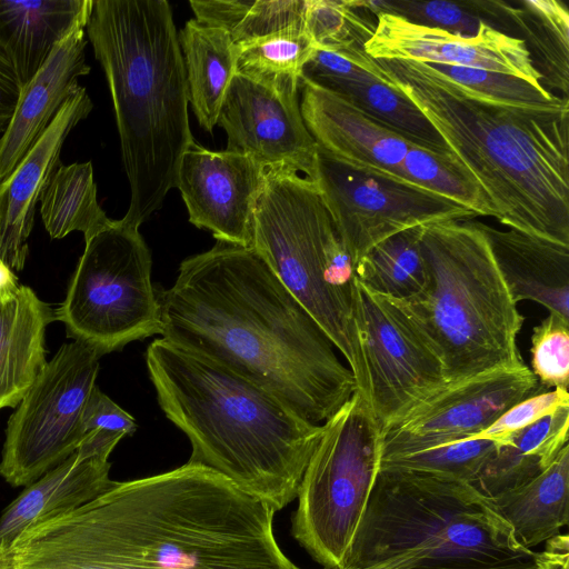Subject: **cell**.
I'll return each instance as SVG.
<instances>
[{
    "label": "cell",
    "mask_w": 569,
    "mask_h": 569,
    "mask_svg": "<svg viewBox=\"0 0 569 569\" xmlns=\"http://www.w3.org/2000/svg\"><path fill=\"white\" fill-rule=\"evenodd\" d=\"M381 460V429L357 390L323 423L291 516V535L323 568H343Z\"/></svg>",
    "instance_id": "cell-9"
},
{
    "label": "cell",
    "mask_w": 569,
    "mask_h": 569,
    "mask_svg": "<svg viewBox=\"0 0 569 569\" xmlns=\"http://www.w3.org/2000/svg\"><path fill=\"white\" fill-rule=\"evenodd\" d=\"M313 181L353 268L371 248L399 232L433 222L476 217L460 204L427 189L338 163L319 148Z\"/></svg>",
    "instance_id": "cell-13"
},
{
    "label": "cell",
    "mask_w": 569,
    "mask_h": 569,
    "mask_svg": "<svg viewBox=\"0 0 569 569\" xmlns=\"http://www.w3.org/2000/svg\"><path fill=\"white\" fill-rule=\"evenodd\" d=\"M415 62V61H413ZM427 74L481 101L517 108H542L565 98L552 93L543 84L490 72L481 69L416 62Z\"/></svg>",
    "instance_id": "cell-33"
},
{
    "label": "cell",
    "mask_w": 569,
    "mask_h": 569,
    "mask_svg": "<svg viewBox=\"0 0 569 569\" xmlns=\"http://www.w3.org/2000/svg\"><path fill=\"white\" fill-rule=\"evenodd\" d=\"M569 405L502 442L471 485L487 498L515 489L542 473L568 443Z\"/></svg>",
    "instance_id": "cell-26"
},
{
    "label": "cell",
    "mask_w": 569,
    "mask_h": 569,
    "mask_svg": "<svg viewBox=\"0 0 569 569\" xmlns=\"http://www.w3.org/2000/svg\"><path fill=\"white\" fill-rule=\"evenodd\" d=\"M111 452L80 445L26 489L0 516V553L30 526L77 509L107 490Z\"/></svg>",
    "instance_id": "cell-21"
},
{
    "label": "cell",
    "mask_w": 569,
    "mask_h": 569,
    "mask_svg": "<svg viewBox=\"0 0 569 569\" xmlns=\"http://www.w3.org/2000/svg\"><path fill=\"white\" fill-rule=\"evenodd\" d=\"M0 569H2V559H1V556H0Z\"/></svg>",
    "instance_id": "cell-47"
},
{
    "label": "cell",
    "mask_w": 569,
    "mask_h": 569,
    "mask_svg": "<svg viewBox=\"0 0 569 569\" xmlns=\"http://www.w3.org/2000/svg\"><path fill=\"white\" fill-rule=\"evenodd\" d=\"M422 228L405 230L371 248L355 264L356 279L387 298L407 300L419 293L426 282Z\"/></svg>",
    "instance_id": "cell-31"
},
{
    "label": "cell",
    "mask_w": 569,
    "mask_h": 569,
    "mask_svg": "<svg viewBox=\"0 0 569 569\" xmlns=\"http://www.w3.org/2000/svg\"><path fill=\"white\" fill-rule=\"evenodd\" d=\"M146 363L160 408L191 443L188 462L221 473L276 512L297 498L323 425L162 337L148 346Z\"/></svg>",
    "instance_id": "cell-4"
},
{
    "label": "cell",
    "mask_w": 569,
    "mask_h": 569,
    "mask_svg": "<svg viewBox=\"0 0 569 569\" xmlns=\"http://www.w3.org/2000/svg\"><path fill=\"white\" fill-rule=\"evenodd\" d=\"M81 426L83 433L101 429L130 436L137 430L134 418L112 401L96 385L84 403Z\"/></svg>",
    "instance_id": "cell-43"
},
{
    "label": "cell",
    "mask_w": 569,
    "mask_h": 569,
    "mask_svg": "<svg viewBox=\"0 0 569 569\" xmlns=\"http://www.w3.org/2000/svg\"><path fill=\"white\" fill-rule=\"evenodd\" d=\"M92 107L87 90L80 86L61 106L41 138L0 181V258L12 271L24 267L36 206L61 164L64 140Z\"/></svg>",
    "instance_id": "cell-19"
},
{
    "label": "cell",
    "mask_w": 569,
    "mask_h": 569,
    "mask_svg": "<svg viewBox=\"0 0 569 569\" xmlns=\"http://www.w3.org/2000/svg\"><path fill=\"white\" fill-rule=\"evenodd\" d=\"M499 4L522 30L526 46L533 47L547 84L561 90L568 99L569 87V11L556 0H525L519 8Z\"/></svg>",
    "instance_id": "cell-32"
},
{
    "label": "cell",
    "mask_w": 569,
    "mask_h": 569,
    "mask_svg": "<svg viewBox=\"0 0 569 569\" xmlns=\"http://www.w3.org/2000/svg\"><path fill=\"white\" fill-rule=\"evenodd\" d=\"M299 92L302 119L323 153L351 169L410 183L403 173L410 141L302 77Z\"/></svg>",
    "instance_id": "cell-18"
},
{
    "label": "cell",
    "mask_w": 569,
    "mask_h": 569,
    "mask_svg": "<svg viewBox=\"0 0 569 569\" xmlns=\"http://www.w3.org/2000/svg\"><path fill=\"white\" fill-rule=\"evenodd\" d=\"M403 173L411 184L445 197L476 217L493 218V211L482 190L450 153L412 143L403 160Z\"/></svg>",
    "instance_id": "cell-34"
},
{
    "label": "cell",
    "mask_w": 569,
    "mask_h": 569,
    "mask_svg": "<svg viewBox=\"0 0 569 569\" xmlns=\"http://www.w3.org/2000/svg\"><path fill=\"white\" fill-rule=\"evenodd\" d=\"M315 83L341 96L411 143L450 153L420 109L393 87L380 81L352 82L339 79H323Z\"/></svg>",
    "instance_id": "cell-30"
},
{
    "label": "cell",
    "mask_w": 569,
    "mask_h": 569,
    "mask_svg": "<svg viewBox=\"0 0 569 569\" xmlns=\"http://www.w3.org/2000/svg\"><path fill=\"white\" fill-rule=\"evenodd\" d=\"M411 550L426 552L419 563H498L535 555L470 482L379 469L345 567H368Z\"/></svg>",
    "instance_id": "cell-7"
},
{
    "label": "cell",
    "mask_w": 569,
    "mask_h": 569,
    "mask_svg": "<svg viewBox=\"0 0 569 569\" xmlns=\"http://www.w3.org/2000/svg\"><path fill=\"white\" fill-rule=\"evenodd\" d=\"M353 319L365 369V398L380 429L448 383L440 357L408 315L357 279Z\"/></svg>",
    "instance_id": "cell-12"
},
{
    "label": "cell",
    "mask_w": 569,
    "mask_h": 569,
    "mask_svg": "<svg viewBox=\"0 0 569 569\" xmlns=\"http://www.w3.org/2000/svg\"><path fill=\"white\" fill-rule=\"evenodd\" d=\"M276 511L200 465L113 481L87 503L24 529L13 569H291Z\"/></svg>",
    "instance_id": "cell-1"
},
{
    "label": "cell",
    "mask_w": 569,
    "mask_h": 569,
    "mask_svg": "<svg viewBox=\"0 0 569 569\" xmlns=\"http://www.w3.org/2000/svg\"><path fill=\"white\" fill-rule=\"evenodd\" d=\"M88 38L109 86L130 201L140 227L177 184L193 140L183 57L166 0H96Z\"/></svg>",
    "instance_id": "cell-5"
},
{
    "label": "cell",
    "mask_w": 569,
    "mask_h": 569,
    "mask_svg": "<svg viewBox=\"0 0 569 569\" xmlns=\"http://www.w3.org/2000/svg\"><path fill=\"white\" fill-rule=\"evenodd\" d=\"M183 57L189 103L199 124L212 132L237 72L238 49L221 28L196 19L186 22L178 34Z\"/></svg>",
    "instance_id": "cell-27"
},
{
    "label": "cell",
    "mask_w": 569,
    "mask_h": 569,
    "mask_svg": "<svg viewBox=\"0 0 569 569\" xmlns=\"http://www.w3.org/2000/svg\"><path fill=\"white\" fill-rule=\"evenodd\" d=\"M388 84L430 121L509 229L569 244V103L517 108L481 101L413 61L377 60Z\"/></svg>",
    "instance_id": "cell-3"
},
{
    "label": "cell",
    "mask_w": 569,
    "mask_h": 569,
    "mask_svg": "<svg viewBox=\"0 0 569 569\" xmlns=\"http://www.w3.org/2000/svg\"><path fill=\"white\" fill-rule=\"evenodd\" d=\"M84 242L64 300L53 312L67 336L102 357L160 335L151 253L139 227L112 220Z\"/></svg>",
    "instance_id": "cell-10"
},
{
    "label": "cell",
    "mask_w": 569,
    "mask_h": 569,
    "mask_svg": "<svg viewBox=\"0 0 569 569\" xmlns=\"http://www.w3.org/2000/svg\"><path fill=\"white\" fill-rule=\"evenodd\" d=\"M301 77L312 82L323 79H339L352 82H388L382 67L377 60L370 58L365 52V49L345 52L316 49L305 64Z\"/></svg>",
    "instance_id": "cell-40"
},
{
    "label": "cell",
    "mask_w": 569,
    "mask_h": 569,
    "mask_svg": "<svg viewBox=\"0 0 569 569\" xmlns=\"http://www.w3.org/2000/svg\"><path fill=\"white\" fill-rule=\"evenodd\" d=\"M481 226L513 300L537 302L569 320V244Z\"/></svg>",
    "instance_id": "cell-22"
},
{
    "label": "cell",
    "mask_w": 569,
    "mask_h": 569,
    "mask_svg": "<svg viewBox=\"0 0 569 569\" xmlns=\"http://www.w3.org/2000/svg\"><path fill=\"white\" fill-rule=\"evenodd\" d=\"M315 50L305 30L279 32L239 48L237 72L266 83L299 82Z\"/></svg>",
    "instance_id": "cell-36"
},
{
    "label": "cell",
    "mask_w": 569,
    "mask_h": 569,
    "mask_svg": "<svg viewBox=\"0 0 569 569\" xmlns=\"http://www.w3.org/2000/svg\"><path fill=\"white\" fill-rule=\"evenodd\" d=\"M157 293L161 336L323 425L358 390L325 331L253 248L223 241L188 257Z\"/></svg>",
    "instance_id": "cell-2"
},
{
    "label": "cell",
    "mask_w": 569,
    "mask_h": 569,
    "mask_svg": "<svg viewBox=\"0 0 569 569\" xmlns=\"http://www.w3.org/2000/svg\"><path fill=\"white\" fill-rule=\"evenodd\" d=\"M427 559V555L423 550H411L406 553L396 556L388 559L387 561L371 565L368 567L356 568V567H343V568H323V569H410L417 566L419 562ZM291 569H301L296 565Z\"/></svg>",
    "instance_id": "cell-45"
},
{
    "label": "cell",
    "mask_w": 569,
    "mask_h": 569,
    "mask_svg": "<svg viewBox=\"0 0 569 569\" xmlns=\"http://www.w3.org/2000/svg\"><path fill=\"white\" fill-rule=\"evenodd\" d=\"M93 0H0V49L23 87L77 22L89 19Z\"/></svg>",
    "instance_id": "cell-24"
},
{
    "label": "cell",
    "mask_w": 569,
    "mask_h": 569,
    "mask_svg": "<svg viewBox=\"0 0 569 569\" xmlns=\"http://www.w3.org/2000/svg\"><path fill=\"white\" fill-rule=\"evenodd\" d=\"M543 388L525 365L447 383L381 429V457L475 438L511 406Z\"/></svg>",
    "instance_id": "cell-14"
},
{
    "label": "cell",
    "mask_w": 569,
    "mask_h": 569,
    "mask_svg": "<svg viewBox=\"0 0 569 569\" xmlns=\"http://www.w3.org/2000/svg\"><path fill=\"white\" fill-rule=\"evenodd\" d=\"M196 20L223 29L237 47L290 30H305L306 0H191Z\"/></svg>",
    "instance_id": "cell-29"
},
{
    "label": "cell",
    "mask_w": 569,
    "mask_h": 569,
    "mask_svg": "<svg viewBox=\"0 0 569 569\" xmlns=\"http://www.w3.org/2000/svg\"><path fill=\"white\" fill-rule=\"evenodd\" d=\"M375 60L415 61L481 69L542 84L523 39L483 20L473 37L416 23L387 11L376 13L372 36L363 46Z\"/></svg>",
    "instance_id": "cell-16"
},
{
    "label": "cell",
    "mask_w": 569,
    "mask_h": 569,
    "mask_svg": "<svg viewBox=\"0 0 569 569\" xmlns=\"http://www.w3.org/2000/svg\"><path fill=\"white\" fill-rule=\"evenodd\" d=\"M542 552H535L527 558L511 559L498 563L448 561L418 563L410 569H569L568 535H557L546 541Z\"/></svg>",
    "instance_id": "cell-42"
},
{
    "label": "cell",
    "mask_w": 569,
    "mask_h": 569,
    "mask_svg": "<svg viewBox=\"0 0 569 569\" xmlns=\"http://www.w3.org/2000/svg\"><path fill=\"white\" fill-rule=\"evenodd\" d=\"M499 442L471 438L381 457L380 469L428 472L472 482Z\"/></svg>",
    "instance_id": "cell-37"
},
{
    "label": "cell",
    "mask_w": 569,
    "mask_h": 569,
    "mask_svg": "<svg viewBox=\"0 0 569 569\" xmlns=\"http://www.w3.org/2000/svg\"><path fill=\"white\" fill-rule=\"evenodd\" d=\"M530 369L547 388L568 390L569 320L550 313L532 329Z\"/></svg>",
    "instance_id": "cell-38"
},
{
    "label": "cell",
    "mask_w": 569,
    "mask_h": 569,
    "mask_svg": "<svg viewBox=\"0 0 569 569\" xmlns=\"http://www.w3.org/2000/svg\"><path fill=\"white\" fill-rule=\"evenodd\" d=\"M372 13L387 11L416 23L440 28L463 37L477 34L480 18L449 1H367Z\"/></svg>",
    "instance_id": "cell-39"
},
{
    "label": "cell",
    "mask_w": 569,
    "mask_h": 569,
    "mask_svg": "<svg viewBox=\"0 0 569 569\" xmlns=\"http://www.w3.org/2000/svg\"><path fill=\"white\" fill-rule=\"evenodd\" d=\"M489 500L525 549L559 535L569 520V445L542 473Z\"/></svg>",
    "instance_id": "cell-25"
},
{
    "label": "cell",
    "mask_w": 569,
    "mask_h": 569,
    "mask_svg": "<svg viewBox=\"0 0 569 569\" xmlns=\"http://www.w3.org/2000/svg\"><path fill=\"white\" fill-rule=\"evenodd\" d=\"M100 358L82 342L62 345L14 407L0 459V476L9 485H31L77 450Z\"/></svg>",
    "instance_id": "cell-11"
},
{
    "label": "cell",
    "mask_w": 569,
    "mask_h": 569,
    "mask_svg": "<svg viewBox=\"0 0 569 569\" xmlns=\"http://www.w3.org/2000/svg\"><path fill=\"white\" fill-rule=\"evenodd\" d=\"M252 248L342 355L365 397L355 319V268L317 183L298 172L266 170Z\"/></svg>",
    "instance_id": "cell-8"
},
{
    "label": "cell",
    "mask_w": 569,
    "mask_h": 569,
    "mask_svg": "<svg viewBox=\"0 0 569 569\" xmlns=\"http://www.w3.org/2000/svg\"><path fill=\"white\" fill-rule=\"evenodd\" d=\"M264 176L249 156L212 151L193 139L181 157L176 187L192 224L211 231L217 241L252 248Z\"/></svg>",
    "instance_id": "cell-17"
},
{
    "label": "cell",
    "mask_w": 569,
    "mask_h": 569,
    "mask_svg": "<svg viewBox=\"0 0 569 569\" xmlns=\"http://www.w3.org/2000/svg\"><path fill=\"white\" fill-rule=\"evenodd\" d=\"M18 278L0 258V296L7 295L19 287Z\"/></svg>",
    "instance_id": "cell-46"
},
{
    "label": "cell",
    "mask_w": 569,
    "mask_h": 569,
    "mask_svg": "<svg viewBox=\"0 0 569 569\" xmlns=\"http://www.w3.org/2000/svg\"><path fill=\"white\" fill-rule=\"evenodd\" d=\"M88 21L77 22L21 88L12 117L0 137V181L41 138L64 101L80 87L78 78L90 72L86 62Z\"/></svg>",
    "instance_id": "cell-20"
},
{
    "label": "cell",
    "mask_w": 569,
    "mask_h": 569,
    "mask_svg": "<svg viewBox=\"0 0 569 569\" xmlns=\"http://www.w3.org/2000/svg\"><path fill=\"white\" fill-rule=\"evenodd\" d=\"M426 282L407 300L392 299L440 357L448 383L522 365L517 337L525 318L495 261L480 221L423 226Z\"/></svg>",
    "instance_id": "cell-6"
},
{
    "label": "cell",
    "mask_w": 569,
    "mask_h": 569,
    "mask_svg": "<svg viewBox=\"0 0 569 569\" xmlns=\"http://www.w3.org/2000/svg\"><path fill=\"white\" fill-rule=\"evenodd\" d=\"M368 12L367 1L306 0L303 29L316 49H363L376 26Z\"/></svg>",
    "instance_id": "cell-35"
},
{
    "label": "cell",
    "mask_w": 569,
    "mask_h": 569,
    "mask_svg": "<svg viewBox=\"0 0 569 569\" xmlns=\"http://www.w3.org/2000/svg\"><path fill=\"white\" fill-rule=\"evenodd\" d=\"M543 389L511 406L475 438H488L502 442L517 431L537 422L559 407L569 405L568 390L552 389L543 391Z\"/></svg>",
    "instance_id": "cell-41"
},
{
    "label": "cell",
    "mask_w": 569,
    "mask_h": 569,
    "mask_svg": "<svg viewBox=\"0 0 569 569\" xmlns=\"http://www.w3.org/2000/svg\"><path fill=\"white\" fill-rule=\"evenodd\" d=\"M21 88L10 60L0 49V134L12 117Z\"/></svg>",
    "instance_id": "cell-44"
},
{
    "label": "cell",
    "mask_w": 569,
    "mask_h": 569,
    "mask_svg": "<svg viewBox=\"0 0 569 569\" xmlns=\"http://www.w3.org/2000/svg\"><path fill=\"white\" fill-rule=\"evenodd\" d=\"M39 201L44 228L52 239L81 231L86 240L112 222L98 203L90 161L61 163Z\"/></svg>",
    "instance_id": "cell-28"
},
{
    "label": "cell",
    "mask_w": 569,
    "mask_h": 569,
    "mask_svg": "<svg viewBox=\"0 0 569 569\" xmlns=\"http://www.w3.org/2000/svg\"><path fill=\"white\" fill-rule=\"evenodd\" d=\"M49 306L27 286L0 296V409L14 408L47 365Z\"/></svg>",
    "instance_id": "cell-23"
},
{
    "label": "cell",
    "mask_w": 569,
    "mask_h": 569,
    "mask_svg": "<svg viewBox=\"0 0 569 569\" xmlns=\"http://www.w3.org/2000/svg\"><path fill=\"white\" fill-rule=\"evenodd\" d=\"M298 83H266L236 72L218 122L227 150L243 153L266 170L290 169L315 180L318 146L300 111Z\"/></svg>",
    "instance_id": "cell-15"
}]
</instances>
